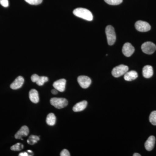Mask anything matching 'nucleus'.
<instances>
[{
    "mask_svg": "<svg viewBox=\"0 0 156 156\" xmlns=\"http://www.w3.org/2000/svg\"><path fill=\"white\" fill-rule=\"evenodd\" d=\"M73 13L76 17H80L88 21H92L93 17L92 12L88 9L79 8L75 9Z\"/></svg>",
    "mask_w": 156,
    "mask_h": 156,
    "instance_id": "1",
    "label": "nucleus"
},
{
    "mask_svg": "<svg viewBox=\"0 0 156 156\" xmlns=\"http://www.w3.org/2000/svg\"><path fill=\"white\" fill-rule=\"evenodd\" d=\"M105 33L108 44L111 46L113 45L116 40V36L114 27L111 25L107 26L105 28Z\"/></svg>",
    "mask_w": 156,
    "mask_h": 156,
    "instance_id": "2",
    "label": "nucleus"
},
{
    "mask_svg": "<svg viewBox=\"0 0 156 156\" xmlns=\"http://www.w3.org/2000/svg\"><path fill=\"white\" fill-rule=\"evenodd\" d=\"M50 102L51 105L57 109L64 108L68 104V101L65 98H53L50 99Z\"/></svg>",
    "mask_w": 156,
    "mask_h": 156,
    "instance_id": "3",
    "label": "nucleus"
},
{
    "mask_svg": "<svg viewBox=\"0 0 156 156\" xmlns=\"http://www.w3.org/2000/svg\"><path fill=\"white\" fill-rule=\"evenodd\" d=\"M129 68L127 66L120 65L119 66L114 68L112 70V75L115 78L119 77L124 75L128 71Z\"/></svg>",
    "mask_w": 156,
    "mask_h": 156,
    "instance_id": "4",
    "label": "nucleus"
},
{
    "mask_svg": "<svg viewBox=\"0 0 156 156\" xmlns=\"http://www.w3.org/2000/svg\"><path fill=\"white\" fill-rule=\"evenodd\" d=\"M141 50L144 53L150 55L155 51L156 45L152 42H145L141 46Z\"/></svg>",
    "mask_w": 156,
    "mask_h": 156,
    "instance_id": "5",
    "label": "nucleus"
},
{
    "mask_svg": "<svg viewBox=\"0 0 156 156\" xmlns=\"http://www.w3.org/2000/svg\"><path fill=\"white\" fill-rule=\"evenodd\" d=\"M135 27L138 31L145 32L148 31L151 29V25L148 23L142 20H138L135 23Z\"/></svg>",
    "mask_w": 156,
    "mask_h": 156,
    "instance_id": "6",
    "label": "nucleus"
},
{
    "mask_svg": "<svg viewBox=\"0 0 156 156\" xmlns=\"http://www.w3.org/2000/svg\"><path fill=\"white\" fill-rule=\"evenodd\" d=\"M77 81L79 85L83 89H87L92 83V80L90 78L85 76H81L78 77Z\"/></svg>",
    "mask_w": 156,
    "mask_h": 156,
    "instance_id": "7",
    "label": "nucleus"
},
{
    "mask_svg": "<svg viewBox=\"0 0 156 156\" xmlns=\"http://www.w3.org/2000/svg\"><path fill=\"white\" fill-rule=\"evenodd\" d=\"M31 80L34 83H36L37 85L39 86H42L44 85L46 82H48V77L46 76H39L38 75H33L31 77Z\"/></svg>",
    "mask_w": 156,
    "mask_h": 156,
    "instance_id": "8",
    "label": "nucleus"
},
{
    "mask_svg": "<svg viewBox=\"0 0 156 156\" xmlns=\"http://www.w3.org/2000/svg\"><path fill=\"white\" fill-rule=\"evenodd\" d=\"M122 53L126 57H130L134 52V48L130 43H126L122 48Z\"/></svg>",
    "mask_w": 156,
    "mask_h": 156,
    "instance_id": "9",
    "label": "nucleus"
},
{
    "mask_svg": "<svg viewBox=\"0 0 156 156\" xmlns=\"http://www.w3.org/2000/svg\"><path fill=\"white\" fill-rule=\"evenodd\" d=\"M66 82L65 79H60L53 83V87L59 92H63L65 90Z\"/></svg>",
    "mask_w": 156,
    "mask_h": 156,
    "instance_id": "10",
    "label": "nucleus"
},
{
    "mask_svg": "<svg viewBox=\"0 0 156 156\" xmlns=\"http://www.w3.org/2000/svg\"><path fill=\"white\" fill-rule=\"evenodd\" d=\"M24 82V78L21 76H19L17 77L15 79V80L11 84L10 87L11 89H14V90L19 89L22 87Z\"/></svg>",
    "mask_w": 156,
    "mask_h": 156,
    "instance_id": "11",
    "label": "nucleus"
},
{
    "mask_svg": "<svg viewBox=\"0 0 156 156\" xmlns=\"http://www.w3.org/2000/svg\"><path fill=\"white\" fill-rule=\"evenodd\" d=\"M29 130L28 127L23 126L15 134V138L17 139H21L23 136H26L28 135Z\"/></svg>",
    "mask_w": 156,
    "mask_h": 156,
    "instance_id": "12",
    "label": "nucleus"
},
{
    "mask_svg": "<svg viewBox=\"0 0 156 156\" xmlns=\"http://www.w3.org/2000/svg\"><path fill=\"white\" fill-rule=\"evenodd\" d=\"M155 137L154 136H149L145 143V148L146 150L151 151L153 149L155 143Z\"/></svg>",
    "mask_w": 156,
    "mask_h": 156,
    "instance_id": "13",
    "label": "nucleus"
},
{
    "mask_svg": "<svg viewBox=\"0 0 156 156\" xmlns=\"http://www.w3.org/2000/svg\"><path fill=\"white\" fill-rule=\"evenodd\" d=\"M143 75L145 78H150L153 75V69L151 66L147 65L143 69Z\"/></svg>",
    "mask_w": 156,
    "mask_h": 156,
    "instance_id": "14",
    "label": "nucleus"
},
{
    "mask_svg": "<svg viewBox=\"0 0 156 156\" xmlns=\"http://www.w3.org/2000/svg\"><path fill=\"white\" fill-rule=\"evenodd\" d=\"M29 98L32 102L37 103L39 101L38 92L35 89H32L29 92Z\"/></svg>",
    "mask_w": 156,
    "mask_h": 156,
    "instance_id": "15",
    "label": "nucleus"
},
{
    "mask_svg": "<svg viewBox=\"0 0 156 156\" xmlns=\"http://www.w3.org/2000/svg\"><path fill=\"white\" fill-rule=\"evenodd\" d=\"M87 101H83L78 102L73 107V111L75 112H79L84 110L87 108Z\"/></svg>",
    "mask_w": 156,
    "mask_h": 156,
    "instance_id": "16",
    "label": "nucleus"
},
{
    "mask_svg": "<svg viewBox=\"0 0 156 156\" xmlns=\"http://www.w3.org/2000/svg\"><path fill=\"white\" fill-rule=\"evenodd\" d=\"M137 77H138L137 73L135 71L133 70L128 71L124 75V79L125 80L127 81L134 80L136 79Z\"/></svg>",
    "mask_w": 156,
    "mask_h": 156,
    "instance_id": "17",
    "label": "nucleus"
},
{
    "mask_svg": "<svg viewBox=\"0 0 156 156\" xmlns=\"http://www.w3.org/2000/svg\"><path fill=\"white\" fill-rule=\"evenodd\" d=\"M56 122V117L53 113H50L47 116L46 119V122L50 126H53L55 125Z\"/></svg>",
    "mask_w": 156,
    "mask_h": 156,
    "instance_id": "18",
    "label": "nucleus"
},
{
    "mask_svg": "<svg viewBox=\"0 0 156 156\" xmlns=\"http://www.w3.org/2000/svg\"><path fill=\"white\" fill-rule=\"evenodd\" d=\"M39 140H40L39 136L31 135L29 137L28 139L27 140V142L28 144L33 145L37 143Z\"/></svg>",
    "mask_w": 156,
    "mask_h": 156,
    "instance_id": "19",
    "label": "nucleus"
},
{
    "mask_svg": "<svg viewBox=\"0 0 156 156\" xmlns=\"http://www.w3.org/2000/svg\"><path fill=\"white\" fill-rule=\"evenodd\" d=\"M150 122L154 126H156V111L152 112L149 116Z\"/></svg>",
    "mask_w": 156,
    "mask_h": 156,
    "instance_id": "20",
    "label": "nucleus"
},
{
    "mask_svg": "<svg viewBox=\"0 0 156 156\" xmlns=\"http://www.w3.org/2000/svg\"><path fill=\"white\" fill-rule=\"evenodd\" d=\"M23 144L21 143H17L12 146L11 147V150L13 151H20L23 148Z\"/></svg>",
    "mask_w": 156,
    "mask_h": 156,
    "instance_id": "21",
    "label": "nucleus"
},
{
    "mask_svg": "<svg viewBox=\"0 0 156 156\" xmlns=\"http://www.w3.org/2000/svg\"><path fill=\"white\" fill-rule=\"evenodd\" d=\"M105 2L112 5H117L122 2L123 0H104Z\"/></svg>",
    "mask_w": 156,
    "mask_h": 156,
    "instance_id": "22",
    "label": "nucleus"
},
{
    "mask_svg": "<svg viewBox=\"0 0 156 156\" xmlns=\"http://www.w3.org/2000/svg\"><path fill=\"white\" fill-rule=\"evenodd\" d=\"M26 2L31 5H38L41 4L43 2V0H25Z\"/></svg>",
    "mask_w": 156,
    "mask_h": 156,
    "instance_id": "23",
    "label": "nucleus"
},
{
    "mask_svg": "<svg viewBox=\"0 0 156 156\" xmlns=\"http://www.w3.org/2000/svg\"><path fill=\"white\" fill-rule=\"evenodd\" d=\"M0 4L5 8L9 6V0H0Z\"/></svg>",
    "mask_w": 156,
    "mask_h": 156,
    "instance_id": "24",
    "label": "nucleus"
},
{
    "mask_svg": "<svg viewBox=\"0 0 156 156\" xmlns=\"http://www.w3.org/2000/svg\"><path fill=\"white\" fill-rule=\"evenodd\" d=\"M60 155L61 156H70V154L69 151L66 149L63 150L60 153Z\"/></svg>",
    "mask_w": 156,
    "mask_h": 156,
    "instance_id": "25",
    "label": "nucleus"
},
{
    "mask_svg": "<svg viewBox=\"0 0 156 156\" xmlns=\"http://www.w3.org/2000/svg\"><path fill=\"white\" fill-rule=\"evenodd\" d=\"M19 156H31L30 154L28 152H21L19 154Z\"/></svg>",
    "mask_w": 156,
    "mask_h": 156,
    "instance_id": "26",
    "label": "nucleus"
},
{
    "mask_svg": "<svg viewBox=\"0 0 156 156\" xmlns=\"http://www.w3.org/2000/svg\"><path fill=\"white\" fill-rule=\"evenodd\" d=\"M58 90H56V89H53L51 91V92H52V94H53V95H56V94L58 93Z\"/></svg>",
    "mask_w": 156,
    "mask_h": 156,
    "instance_id": "27",
    "label": "nucleus"
},
{
    "mask_svg": "<svg viewBox=\"0 0 156 156\" xmlns=\"http://www.w3.org/2000/svg\"><path fill=\"white\" fill-rule=\"evenodd\" d=\"M140 154L138 153H134V154H133V156H140Z\"/></svg>",
    "mask_w": 156,
    "mask_h": 156,
    "instance_id": "28",
    "label": "nucleus"
},
{
    "mask_svg": "<svg viewBox=\"0 0 156 156\" xmlns=\"http://www.w3.org/2000/svg\"></svg>",
    "mask_w": 156,
    "mask_h": 156,
    "instance_id": "29",
    "label": "nucleus"
}]
</instances>
